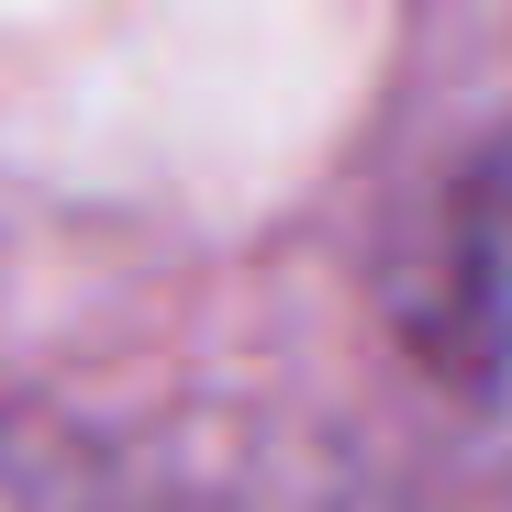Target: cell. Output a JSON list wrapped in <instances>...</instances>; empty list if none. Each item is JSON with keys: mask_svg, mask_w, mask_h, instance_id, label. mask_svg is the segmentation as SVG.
<instances>
[{"mask_svg": "<svg viewBox=\"0 0 512 512\" xmlns=\"http://www.w3.org/2000/svg\"><path fill=\"white\" fill-rule=\"evenodd\" d=\"M435 379L468 412V435L512 468V134L468 167L446 212V279H435Z\"/></svg>", "mask_w": 512, "mask_h": 512, "instance_id": "6da1fadb", "label": "cell"}, {"mask_svg": "<svg viewBox=\"0 0 512 512\" xmlns=\"http://www.w3.org/2000/svg\"><path fill=\"white\" fill-rule=\"evenodd\" d=\"M0 512H112V479L67 423L0 412Z\"/></svg>", "mask_w": 512, "mask_h": 512, "instance_id": "7a4b0ae2", "label": "cell"}]
</instances>
